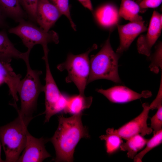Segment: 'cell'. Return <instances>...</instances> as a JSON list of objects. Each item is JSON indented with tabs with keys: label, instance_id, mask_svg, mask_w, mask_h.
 Wrapping results in <instances>:
<instances>
[{
	"label": "cell",
	"instance_id": "cell-1",
	"mask_svg": "<svg viewBox=\"0 0 162 162\" xmlns=\"http://www.w3.org/2000/svg\"><path fill=\"white\" fill-rule=\"evenodd\" d=\"M82 115V113L68 118L62 115L58 116V128L49 139L56 151L55 162H73L75 148L80 140L90 137L88 128L83 125Z\"/></svg>",
	"mask_w": 162,
	"mask_h": 162
},
{
	"label": "cell",
	"instance_id": "cell-2",
	"mask_svg": "<svg viewBox=\"0 0 162 162\" xmlns=\"http://www.w3.org/2000/svg\"><path fill=\"white\" fill-rule=\"evenodd\" d=\"M33 118H25L18 114L12 122L0 127V140L6 162H17L26 146L28 126Z\"/></svg>",
	"mask_w": 162,
	"mask_h": 162
},
{
	"label": "cell",
	"instance_id": "cell-3",
	"mask_svg": "<svg viewBox=\"0 0 162 162\" xmlns=\"http://www.w3.org/2000/svg\"><path fill=\"white\" fill-rule=\"evenodd\" d=\"M120 54L115 52L110 42V35L100 50L91 56L90 71L87 85L95 80H109L116 83L121 82L118 71Z\"/></svg>",
	"mask_w": 162,
	"mask_h": 162
},
{
	"label": "cell",
	"instance_id": "cell-4",
	"mask_svg": "<svg viewBox=\"0 0 162 162\" xmlns=\"http://www.w3.org/2000/svg\"><path fill=\"white\" fill-rule=\"evenodd\" d=\"M27 73L21 80L17 90L21 101V107L18 114L26 118H33L36 110L37 100L40 93L44 92V86L41 83L40 76L41 71L32 70L29 62L26 64Z\"/></svg>",
	"mask_w": 162,
	"mask_h": 162
},
{
	"label": "cell",
	"instance_id": "cell-5",
	"mask_svg": "<svg viewBox=\"0 0 162 162\" xmlns=\"http://www.w3.org/2000/svg\"><path fill=\"white\" fill-rule=\"evenodd\" d=\"M97 48V46L95 44L86 52L82 54L75 55L69 53L66 61L57 66V68L60 71L67 70L68 75L65 78L66 82L74 83L80 94H84L87 85L90 71L89 54Z\"/></svg>",
	"mask_w": 162,
	"mask_h": 162
},
{
	"label": "cell",
	"instance_id": "cell-6",
	"mask_svg": "<svg viewBox=\"0 0 162 162\" xmlns=\"http://www.w3.org/2000/svg\"><path fill=\"white\" fill-rule=\"evenodd\" d=\"M19 22L17 26L10 28L8 32L19 37L28 50H31L37 44L41 45L43 50H47L49 43L57 44L59 42L58 34L54 31H46L41 27L24 19Z\"/></svg>",
	"mask_w": 162,
	"mask_h": 162
},
{
	"label": "cell",
	"instance_id": "cell-7",
	"mask_svg": "<svg viewBox=\"0 0 162 162\" xmlns=\"http://www.w3.org/2000/svg\"><path fill=\"white\" fill-rule=\"evenodd\" d=\"M42 59L45 62L46 74L45 84L44 86L45 94V123L48 122L53 115L64 113L66 109L68 95L61 93L52 74L48 60V55H44Z\"/></svg>",
	"mask_w": 162,
	"mask_h": 162
},
{
	"label": "cell",
	"instance_id": "cell-8",
	"mask_svg": "<svg viewBox=\"0 0 162 162\" xmlns=\"http://www.w3.org/2000/svg\"><path fill=\"white\" fill-rule=\"evenodd\" d=\"M149 105L147 103H143V110L138 116L117 129L110 128L111 131L126 140L137 134L143 136L150 134L153 130L147 124L150 110Z\"/></svg>",
	"mask_w": 162,
	"mask_h": 162
},
{
	"label": "cell",
	"instance_id": "cell-9",
	"mask_svg": "<svg viewBox=\"0 0 162 162\" xmlns=\"http://www.w3.org/2000/svg\"><path fill=\"white\" fill-rule=\"evenodd\" d=\"M162 14L153 11L146 33L140 35L137 41L138 52L148 57L150 56L151 49L159 37L162 28Z\"/></svg>",
	"mask_w": 162,
	"mask_h": 162
},
{
	"label": "cell",
	"instance_id": "cell-10",
	"mask_svg": "<svg viewBox=\"0 0 162 162\" xmlns=\"http://www.w3.org/2000/svg\"><path fill=\"white\" fill-rule=\"evenodd\" d=\"M49 139L43 137L36 138L28 132L23 152L18 159V162H41L51 157L45 148V144Z\"/></svg>",
	"mask_w": 162,
	"mask_h": 162
},
{
	"label": "cell",
	"instance_id": "cell-11",
	"mask_svg": "<svg viewBox=\"0 0 162 162\" xmlns=\"http://www.w3.org/2000/svg\"><path fill=\"white\" fill-rule=\"evenodd\" d=\"M96 91L111 102L116 103H126L142 98H148L152 95L151 92L148 90L143 91L139 93L122 86H115L106 89H97Z\"/></svg>",
	"mask_w": 162,
	"mask_h": 162
},
{
	"label": "cell",
	"instance_id": "cell-12",
	"mask_svg": "<svg viewBox=\"0 0 162 162\" xmlns=\"http://www.w3.org/2000/svg\"><path fill=\"white\" fill-rule=\"evenodd\" d=\"M117 26L119 36L120 44L116 52L119 54L128 49L135 38L147 29L143 20L130 22L124 25H118Z\"/></svg>",
	"mask_w": 162,
	"mask_h": 162
},
{
	"label": "cell",
	"instance_id": "cell-13",
	"mask_svg": "<svg viewBox=\"0 0 162 162\" xmlns=\"http://www.w3.org/2000/svg\"><path fill=\"white\" fill-rule=\"evenodd\" d=\"M62 15L50 0H38L36 22L45 31H49Z\"/></svg>",
	"mask_w": 162,
	"mask_h": 162
},
{
	"label": "cell",
	"instance_id": "cell-14",
	"mask_svg": "<svg viewBox=\"0 0 162 162\" xmlns=\"http://www.w3.org/2000/svg\"><path fill=\"white\" fill-rule=\"evenodd\" d=\"M11 61L0 57V78L8 86L10 94L14 100V106H16V102L18 100L17 90L22 76L14 71L10 62Z\"/></svg>",
	"mask_w": 162,
	"mask_h": 162
},
{
	"label": "cell",
	"instance_id": "cell-15",
	"mask_svg": "<svg viewBox=\"0 0 162 162\" xmlns=\"http://www.w3.org/2000/svg\"><path fill=\"white\" fill-rule=\"evenodd\" d=\"M118 10L113 4H104L96 10L95 17L101 26L106 28H112L118 25L120 16Z\"/></svg>",
	"mask_w": 162,
	"mask_h": 162
},
{
	"label": "cell",
	"instance_id": "cell-16",
	"mask_svg": "<svg viewBox=\"0 0 162 162\" xmlns=\"http://www.w3.org/2000/svg\"><path fill=\"white\" fill-rule=\"evenodd\" d=\"M31 50L25 52L16 49L9 39L5 31H0V57L11 61L12 58L23 60L26 63L29 62V57Z\"/></svg>",
	"mask_w": 162,
	"mask_h": 162
},
{
	"label": "cell",
	"instance_id": "cell-17",
	"mask_svg": "<svg viewBox=\"0 0 162 162\" xmlns=\"http://www.w3.org/2000/svg\"><path fill=\"white\" fill-rule=\"evenodd\" d=\"M92 100V97H86L84 94L69 96L64 113L73 115L82 113L84 110L90 107Z\"/></svg>",
	"mask_w": 162,
	"mask_h": 162
},
{
	"label": "cell",
	"instance_id": "cell-18",
	"mask_svg": "<svg viewBox=\"0 0 162 162\" xmlns=\"http://www.w3.org/2000/svg\"><path fill=\"white\" fill-rule=\"evenodd\" d=\"M0 9L4 16L18 22L26 16L19 0H0Z\"/></svg>",
	"mask_w": 162,
	"mask_h": 162
},
{
	"label": "cell",
	"instance_id": "cell-19",
	"mask_svg": "<svg viewBox=\"0 0 162 162\" xmlns=\"http://www.w3.org/2000/svg\"><path fill=\"white\" fill-rule=\"evenodd\" d=\"M140 8L139 4L131 0H121L118 10L120 16L130 22H139L143 20L139 14Z\"/></svg>",
	"mask_w": 162,
	"mask_h": 162
},
{
	"label": "cell",
	"instance_id": "cell-20",
	"mask_svg": "<svg viewBox=\"0 0 162 162\" xmlns=\"http://www.w3.org/2000/svg\"><path fill=\"white\" fill-rule=\"evenodd\" d=\"M148 140L140 134H137L130 138L125 142H123L120 148L121 151H127L128 157L132 159L145 146Z\"/></svg>",
	"mask_w": 162,
	"mask_h": 162
},
{
	"label": "cell",
	"instance_id": "cell-21",
	"mask_svg": "<svg viewBox=\"0 0 162 162\" xmlns=\"http://www.w3.org/2000/svg\"><path fill=\"white\" fill-rule=\"evenodd\" d=\"M99 138L104 140L107 153L111 154L116 152L123 142L122 138L118 135L112 133L110 128L106 130V134L101 135Z\"/></svg>",
	"mask_w": 162,
	"mask_h": 162
},
{
	"label": "cell",
	"instance_id": "cell-22",
	"mask_svg": "<svg viewBox=\"0 0 162 162\" xmlns=\"http://www.w3.org/2000/svg\"><path fill=\"white\" fill-rule=\"evenodd\" d=\"M162 142V129L153 134V136L148 139L144 148L134 158L135 162H141L144 156L152 149L160 145Z\"/></svg>",
	"mask_w": 162,
	"mask_h": 162
},
{
	"label": "cell",
	"instance_id": "cell-23",
	"mask_svg": "<svg viewBox=\"0 0 162 162\" xmlns=\"http://www.w3.org/2000/svg\"><path fill=\"white\" fill-rule=\"evenodd\" d=\"M151 63L149 66L151 71L155 74L162 69V44L161 42L157 45L154 53L150 57Z\"/></svg>",
	"mask_w": 162,
	"mask_h": 162
},
{
	"label": "cell",
	"instance_id": "cell-24",
	"mask_svg": "<svg viewBox=\"0 0 162 162\" xmlns=\"http://www.w3.org/2000/svg\"><path fill=\"white\" fill-rule=\"evenodd\" d=\"M58 9L62 15L66 16L69 20L74 31L76 30V26L71 16L69 0H50Z\"/></svg>",
	"mask_w": 162,
	"mask_h": 162
},
{
	"label": "cell",
	"instance_id": "cell-25",
	"mask_svg": "<svg viewBox=\"0 0 162 162\" xmlns=\"http://www.w3.org/2000/svg\"><path fill=\"white\" fill-rule=\"evenodd\" d=\"M21 6L30 18L36 22L37 8L38 0H19Z\"/></svg>",
	"mask_w": 162,
	"mask_h": 162
},
{
	"label": "cell",
	"instance_id": "cell-26",
	"mask_svg": "<svg viewBox=\"0 0 162 162\" xmlns=\"http://www.w3.org/2000/svg\"><path fill=\"white\" fill-rule=\"evenodd\" d=\"M155 114L151 118V127L153 134L162 129V105L157 109Z\"/></svg>",
	"mask_w": 162,
	"mask_h": 162
},
{
	"label": "cell",
	"instance_id": "cell-27",
	"mask_svg": "<svg viewBox=\"0 0 162 162\" xmlns=\"http://www.w3.org/2000/svg\"><path fill=\"white\" fill-rule=\"evenodd\" d=\"M160 85L159 91L156 98L149 105L150 110L157 109L161 105H162V75L161 76Z\"/></svg>",
	"mask_w": 162,
	"mask_h": 162
},
{
	"label": "cell",
	"instance_id": "cell-28",
	"mask_svg": "<svg viewBox=\"0 0 162 162\" xmlns=\"http://www.w3.org/2000/svg\"><path fill=\"white\" fill-rule=\"evenodd\" d=\"M162 0H142L139 4L141 8H155L159 6Z\"/></svg>",
	"mask_w": 162,
	"mask_h": 162
},
{
	"label": "cell",
	"instance_id": "cell-29",
	"mask_svg": "<svg viewBox=\"0 0 162 162\" xmlns=\"http://www.w3.org/2000/svg\"><path fill=\"white\" fill-rule=\"evenodd\" d=\"M85 8L92 11L93 8L91 0H78Z\"/></svg>",
	"mask_w": 162,
	"mask_h": 162
},
{
	"label": "cell",
	"instance_id": "cell-30",
	"mask_svg": "<svg viewBox=\"0 0 162 162\" xmlns=\"http://www.w3.org/2000/svg\"><path fill=\"white\" fill-rule=\"evenodd\" d=\"M4 16L0 9V27H4L5 25Z\"/></svg>",
	"mask_w": 162,
	"mask_h": 162
},
{
	"label": "cell",
	"instance_id": "cell-31",
	"mask_svg": "<svg viewBox=\"0 0 162 162\" xmlns=\"http://www.w3.org/2000/svg\"><path fill=\"white\" fill-rule=\"evenodd\" d=\"M5 162L4 160H2L1 158V144H0V162Z\"/></svg>",
	"mask_w": 162,
	"mask_h": 162
},
{
	"label": "cell",
	"instance_id": "cell-32",
	"mask_svg": "<svg viewBox=\"0 0 162 162\" xmlns=\"http://www.w3.org/2000/svg\"><path fill=\"white\" fill-rule=\"evenodd\" d=\"M3 83H4V81L1 78H0V85Z\"/></svg>",
	"mask_w": 162,
	"mask_h": 162
}]
</instances>
